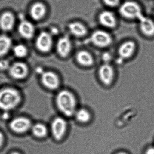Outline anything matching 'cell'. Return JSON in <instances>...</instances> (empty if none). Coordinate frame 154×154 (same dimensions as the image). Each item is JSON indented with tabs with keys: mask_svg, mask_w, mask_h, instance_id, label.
Wrapping results in <instances>:
<instances>
[{
	"mask_svg": "<svg viewBox=\"0 0 154 154\" xmlns=\"http://www.w3.org/2000/svg\"><path fill=\"white\" fill-rule=\"evenodd\" d=\"M117 11L119 16L130 22H137L145 15L141 4L136 0L122 1Z\"/></svg>",
	"mask_w": 154,
	"mask_h": 154,
	"instance_id": "cell-1",
	"label": "cell"
},
{
	"mask_svg": "<svg viewBox=\"0 0 154 154\" xmlns=\"http://www.w3.org/2000/svg\"><path fill=\"white\" fill-rule=\"evenodd\" d=\"M88 40L94 47L101 50H106L113 44L114 37L111 31L100 28L90 32Z\"/></svg>",
	"mask_w": 154,
	"mask_h": 154,
	"instance_id": "cell-2",
	"label": "cell"
},
{
	"mask_svg": "<svg viewBox=\"0 0 154 154\" xmlns=\"http://www.w3.org/2000/svg\"><path fill=\"white\" fill-rule=\"evenodd\" d=\"M56 103L60 111L67 117L74 115L76 112V99L70 91L63 90L59 92L57 96Z\"/></svg>",
	"mask_w": 154,
	"mask_h": 154,
	"instance_id": "cell-3",
	"label": "cell"
},
{
	"mask_svg": "<svg viewBox=\"0 0 154 154\" xmlns=\"http://www.w3.org/2000/svg\"><path fill=\"white\" fill-rule=\"evenodd\" d=\"M100 28L111 31L119 26V15L114 10L104 8L98 12L96 17Z\"/></svg>",
	"mask_w": 154,
	"mask_h": 154,
	"instance_id": "cell-4",
	"label": "cell"
},
{
	"mask_svg": "<svg viewBox=\"0 0 154 154\" xmlns=\"http://www.w3.org/2000/svg\"><path fill=\"white\" fill-rule=\"evenodd\" d=\"M21 97L17 90L6 88L0 91V109L8 111L16 108L20 102Z\"/></svg>",
	"mask_w": 154,
	"mask_h": 154,
	"instance_id": "cell-5",
	"label": "cell"
},
{
	"mask_svg": "<svg viewBox=\"0 0 154 154\" xmlns=\"http://www.w3.org/2000/svg\"><path fill=\"white\" fill-rule=\"evenodd\" d=\"M138 44L136 41L131 38H127L122 41L116 49V54L118 61H126L132 58L138 50Z\"/></svg>",
	"mask_w": 154,
	"mask_h": 154,
	"instance_id": "cell-6",
	"label": "cell"
},
{
	"mask_svg": "<svg viewBox=\"0 0 154 154\" xmlns=\"http://www.w3.org/2000/svg\"><path fill=\"white\" fill-rule=\"evenodd\" d=\"M67 28L68 35L77 39L87 38L91 32L87 25L79 20H75L69 22Z\"/></svg>",
	"mask_w": 154,
	"mask_h": 154,
	"instance_id": "cell-7",
	"label": "cell"
},
{
	"mask_svg": "<svg viewBox=\"0 0 154 154\" xmlns=\"http://www.w3.org/2000/svg\"><path fill=\"white\" fill-rule=\"evenodd\" d=\"M72 37L69 35L60 37L56 44V49L57 54L62 57H68L74 50V45Z\"/></svg>",
	"mask_w": 154,
	"mask_h": 154,
	"instance_id": "cell-8",
	"label": "cell"
},
{
	"mask_svg": "<svg viewBox=\"0 0 154 154\" xmlns=\"http://www.w3.org/2000/svg\"><path fill=\"white\" fill-rule=\"evenodd\" d=\"M138 30L146 38L154 37V20L144 15L137 21Z\"/></svg>",
	"mask_w": 154,
	"mask_h": 154,
	"instance_id": "cell-9",
	"label": "cell"
},
{
	"mask_svg": "<svg viewBox=\"0 0 154 154\" xmlns=\"http://www.w3.org/2000/svg\"><path fill=\"white\" fill-rule=\"evenodd\" d=\"M53 45L54 40L52 34L47 32H41L36 39V47L41 53H48L52 49Z\"/></svg>",
	"mask_w": 154,
	"mask_h": 154,
	"instance_id": "cell-10",
	"label": "cell"
},
{
	"mask_svg": "<svg viewBox=\"0 0 154 154\" xmlns=\"http://www.w3.org/2000/svg\"><path fill=\"white\" fill-rule=\"evenodd\" d=\"M75 62L81 66L90 67L93 65L95 62L93 54L88 49L81 48L75 54Z\"/></svg>",
	"mask_w": 154,
	"mask_h": 154,
	"instance_id": "cell-11",
	"label": "cell"
},
{
	"mask_svg": "<svg viewBox=\"0 0 154 154\" xmlns=\"http://www.w3.org/2000/svg\"><path fill=\"white\" fill-rule=\"evenodd\" d=\"M67 129V123L64 119L61 117L56 118L52 122L51 125L52 134L56 140L62 139Z\"/></svg>",
	"mask_w": 154,
	"mask_h": 154,
	"instance_id": "cell-12",
	"label": "cell"
},
{
	"mask_svg": "<svg viewBox=\"0 0 154 154\" xmlns=\"http://www.w3.org/2000/svg\"><path fill=\"white\" fill-rule=\"evenodd\" d=\"M98 75L101 82L106 85H110L113 81L114 70L110 63H103L99 67Z\"/></svg>",
	"mask_w": 154,
	"mask_h": 154,
	"instance_id": "cell-13",
	"label": "cell"
},
{
	"mask_svg": "<svg viewBox=\"0 0 154 154\" xmlns=\"http://www.w3.org/2000/svg\"><path fill=\"white\" fill-rule=\"evenodd\" d=\"M9 73L11 77L16 79H22L27 75L29 72L28 67L25 63L16 62L11 65Z\"/></svg>",
	"mask_w": 154,
	"mask_h": 154,
	"instance_id": "cell-14",
	"label": "cell"
},
{
	"mask_svg": "<svg viewBox=\"0 0 154 154\" xmlns=\"http://www.w3.org/2000/svg\"><path fill=\"white\" fill-rule=\"evenodd\" d=\"M19 34L24 39H31L34 37L35 28L33 23L26 20H22L18 27Z\"/></svg>",
	"mask_w": 154,
	"mask_h": 154,
	"instance_id": "cell-15",
	"label": "cell"
},
{
	"mask_svg": "<svg viewBox=\"0 0 154 154\" xmlns=\"http://www.w3.org/2000/svg\"><path fill=\"white\" fill-rule=\"evenodd\" d=\"M16 24V17L10 11H5L0 16V29L4 32H10Z\"/></svg>",
	"mask_w": 154,
	"mask_h": 154,
	"instance_id": "cell-16",
	"label": "cell"
},
{
	"mask_svg": "<svg viewBox=\"0 0 154 154\" xmlns=\"http://www.w3.org/2000/svg\"><path fill=\"white\" fill-rule=\"evenodd\" d=\"M31 127V122L29 119L25 117H18L14 119L10 123L11 129L17 133H24Z\"/></svg>",
	"mask_w": 154,
	"mask_h": 154,
	"instance_id": "cell-17",
	"label": "cell"
},
{
	"mask_svg": "<svg viewBox=\"0 0 154 154\" xmlns=\"http://www.w3.org/2000/svg\"><path fill=\"white\" fill-rule=\"evenodd\" d=\"M41 81L45 87L51 90L56 89L60 84L58 76L52 72H44L41 75Z\"/></svg>",
	"mask_w": 154,
	"mask_h": 154,
	"instance_id": "cell-18",
	"label": "cell"
},
{
	"mask_svg": "<svg viewBox=\"0 0 154 154\" xmlns=\"http://www.w3.org/2000/svg\"><path fill=\"white\" fill-rule=\"evenodd\" d=\"M47 9L46 6L41 2H36L33 4L29 10V14L32 19L39 21L46 15Z\"/></svg>",
	"mask_w": 154,
	"mask_h": 154,
	"instance_id": "cell-19",
	"label": "cell"
},
{
	"mask_svg": "<svg viewBox=\"0 0 154 154\" xmlns=\"http://www.w3.org/2000/svg\"><path fill=\"white\" fill-rule=\"evenodd\" d=\"M12 47L11 38L7 35H0V57L6 55Z\"/></svg>",
	"mask_w": 154,
	"mask_h": 154,
	"instance_id": "cell-20",
	"label": "cell"
},
{
	"mask_svg": "<svg viewBox=\"0 0 154 154\" xmlns=\"http://www.w3.org/2000/svg\"><path fill=\"white\" fill-rule=\"evenodd\" d=\"M74 115L76 119L81 123H86L91 119V113L87 110L83 108L76 110Z\"/></svg>",
	"mask_w": 154,
	"mask_h": 154,
	"instance_id": "cell-21",
	"label": "cell"
},
{
	"mask_svg": "<svg viewBox=\"0 0 154 154\" xmlns=\"http://www.w3.org/2000/svg\"><path fill=\"white\" fill-rule=\"evenodd\" d=\"M47 128L44 124L37 123L32 127L33 134L37 137L42 138L45 137L47 134Z\"/></svg>",
	"mask_w": 154,
	"mask_h": 154,
	"instance_id": "cell-22",
	"label": "cell"
},
{
	"mask_svg": "<svg viewBox=\"0 0 154 154\" xmlns=\"http://www.w3.org/2000/svg\"><path fill=\"white\" fill-rule=\"evenodd\" d=\"M13 52L15 56L18 58L26 57L28 54V49L25 45L18 44L13 48Z\"/></svg>",
	"mask_w": 154,
	"mask_h": 154,
	"instance_id": "cell-23",
	"label": "cell"
},
{
	"mask_svg": "<svg viewBox=\"0 0 154 154\" xmlns=\"http://www.w3.org/2000/svg\"><path fill=\"white\" fill-rule=\"evenodd\" d=\"M105 8L114 10L118 9L122 2V0H101Z\"/></svg>",
	"mask_w": 154,
	"mask_h": 154,
	"instance_id": "cell-24",
	"label": "cell"
},
{
	"mask_svg": "<svg viewBox=\"0 0 154 154\" xmlns=\"http://www.w3.org/2000/svg\"><path fill=\"white\" fill-rule=\"evenodd\" d=\"M101 57L103 63H110L112 59V54L109 52H104L102 55Z\"/></svg>",
	"mask_w": 154,
	"mask_h": 154,
	"instance_id": "cell-25",
	"label": "cell"
},
{
	"mask_svg": "<svg viewBox=\"0 0 154 154\" xmlns=\"http://www.w3.org/2000/svg\"><path fill=\"white\" fill-rule=\"evenodd\" d=\"M9 62L6 59H2L0 60V70L2 71L9 69L10 67Z\"/></svg>",
	"mask_w": 154,
	"mask_h": 154,
	"instance_id": "cell-26",
	"label": "cell"
},
{
	"mask_svg": "<svg viewBox=\"0 0 154 154\" xmlns=\"http://www.w3.org/2000/svg\"><path fill=\"white\" fill-rule=\"evenodd\" d=\"M145 154H154V146L149 147L146 149Z\"/></svg>",
	"mask_w": 154,
	"mask_h": 154,
	"instance_id": "cell-27",
	"label": "cell"
},
{
	"mask_svg": "<svg viewBox=\"0 0 154 154\" xmlns=\"http://www.w3.org/2000/svg\"><path fill=\"white\" fill-rule=\"evenodd\" d=\"M4 136H3V134L2 132L0 131V147L2 146L3 142H4Z\"/></svg>",
	"mask_w": 154,
	"mask_h": 154,
	"instance_id": "cell-28",
	"label": "cell"
},
{
	"mask_svg": "<svg viewBox=\"0 0 154 154\" xmlns=\"http://www.w3.org/2000/svg\"><path fill=\"white\" fill-rule=\"evenodd\" d=\"M116 154H128L126 152H119V153H117Z\"/></svg>",
	"mask_w": 154,
	"mask_h": 154,
	"instance_id": "cell-29",
	"label": "cell"
},
{
	"mask_svg": "<svg viewBox=\"0 0 154 154\" xmlns=\"http://www.w3.org/2000/svg\"><path fill=\"white\" fill-rule=\"evenodd\" d=\"M11 154H20V153H18V152H15L13 153H11Z\"/></svg>",
	"mask_w": 154,
	"mask_h": 154,
	"instance_id": "cell-30",
	"label": "cell"
},
{
	"mask_svg": "<svg viewBox=\"0 0 154 154\" xmlns=\"http://www.w3.org/2000/svg\"></svg>",
	"mask_w": 154,
	"mask_h": 154,
	"instance_id": "cell-31",
	"label": "cell"
}]
</instances>
